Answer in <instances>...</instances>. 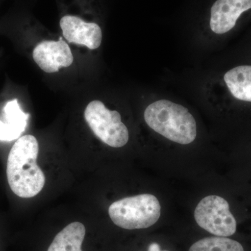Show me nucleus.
I'll list each match as a JSON object with an SVG mask.
<instances>
[{
	"label": "nucleus",
	"instance_id": "11",
	"mask_svg": "<svg viewBox=\"0 0 251 251\" xmlns=\"http://www.w3.org/2000/svg\"><path fill=\"white\" fill-rule=\"evenodd\" d=\"M224 80L234 97L251 102V66H239L224 75Z\"/></svg>",
	"mask_w": 251,
	"mask_h": 251
},
{
	"label": "nucleus",
	"instance_id": "9",
	"mask_svg": "<svg viewBox=\"0 0 251 251\" xmlns=\"http://www.w3.org/2000/svg\"><path fill=\"white\" fill-rule=\"evenodd\" d=\"M2 117L4 120H0V140L10 142L18 139L25 130L29 114L23 112L17 99H14L4 105Z\"/></svg>",
	"mask_w": 251,
	"mask_h": 251
},
{
	"label": "nucleus",
	"instance_id": "2",
	"mask_svg": "<svg viewBox=\"0 0 251 251\" xmlns=\"http://www.w3.org/2000/svg\"><path fill=\"white\" fill-rule=\"evenodd\" d=\"M144 117L151 129L175 143L188 145L196 139V120L187 108L179 104L157 100L145 109Z\"/></svg>",
	"mask_w": 251,
	"mask_h": 251
},
{
	"label": "nucleus",
	"instance_id": "3",
	"mask_svg": "<svg viewBox=\"0 0 251 251\" xmlns=\"http://www.w3.org/2000/svg\"><path fill=\"white\" fill-rule=\"evenodd\" d=\"M112 222L122 229H147L161 216V204L151 194L127 197L112 203L108 209Z\"/></svg>",
	"mask_w": 251,
	"mask_h": 251
},
{
	"label": "nucleus",
	"instance_id": "5",
	"mask_svg": "<svg viewBox=\"0 0 251 251\" xmlns=\"http://www.w3.org/2000/svg\"><path fill=\"white\" fill-rule=\"evenodd\" d=\"M194 217L198 226L212 236L229 237L237 231V221L228 202L221 196L203 198L195 209Z\"/></svg>",
	"mask_w": 251,
	"mask_h": 251
},
{
	"label": "nucleus",
	"instance_id": "10",
	"mask_svg": "<svg viewBox=\"0 0 251 251\" xmlns=\"http://www.w3.org/2000/svg\"><path fill=\"white\" fill-rule=\"evenodd\" d=\"M85 234L83 224L72 223L55 236L47 251H82L81 247Z\"/></svg>",
	"mask_w": 251,
	"mask_h": 251
},
{
	"label": "nucleus",
	"instance_id": "6",
	"mask_svg": "<svg viewBox=\"0 0 251 251\" xmlns=\"http://www.w3.org/2000/svg\"><path fill=\"white\" fill-rule=\"evenodd\" d=\"M33 59L46 73H55L62 68L70 67L74 55L69 46L62 38L58 41H44L33 50Z\"/></svg>",
	"mask_w": 251,
	"mask_h": 251
},
{
	"label": "nucleus",
	"instance_id": "8",
	"mask_svg": "<svg viewBox=\"0 0 251 251\" xmlns=\"http://www.w3.org/2000/svg\"><path fill=\"white\" fill-rule=\"evenodd\" d=\"M251 9V0H217L211 9L210 27L216 34L227 32L239 16Z\"/></svg>",
	"mask_w": 251,
	"mask_h": 251
},
{
	"label": "nucleus",
	"instance_id": "1",
	"mask_svg": "<svg viewBox=\"0 0 251 251\" xmlns=\"http://www.w3.org/2000/svg\"><path fill=\"white\" fill-rule=\"evenodd\" d=\"M39 150L35 137L25 135L16 140L10 151L6 175L11 191L18 197H34L44 187L46 176L36 163Z\"/></svg>",
	"mask_w": 251,
	"mask_h": 251
},
{
	"label": "nucleus",
	"instance_id": "7",
	"mask_svg": "<svg viewBox=\"0 0 251 251\" xmlns=\"http://www.w3.org/2000/svg\"><path fill=\"white\" fill-rule=\"evenodd\" d=\"M60 27L68 42L85 46L90 50L98 49L101 44L102 31L95 23L85 22L75 16H64L61 18Z\"/></svg>",
	"mask_w": 251,
	"mask_h": 251
},
{
	"label": "nucleus",
	"instance_id": "12",
	"mask_svg": "<svg viewBox=\"0 0 251 251\" xmlns=\"http://www.w3.org/2000/svg\"><path fill=\"white\" fill-rule=\"evenodd\" d=\"M147 251H171L162 249L161 244L157 242H152L149 244Z\"/></svg>",
	"mask_w": 251,
	"mask_h": 251
},
{
	"label": "nucleus",
	"instance_id": "4",
	"mask_svg": "<svg viewBox=\"0 0 251 251\" xmlns=\"http://www.w3.org/2000/svg\"><path fill=\"white\" fill-rule=\"evenodd\" d=\"M84 117L94 135L112 148H120L128 143L129 134L116 110H110L103 102L91 101L86 107Z\"/></svg>",
	"mask_w": 251,
	"mask_h": 251
}]
</instances>
